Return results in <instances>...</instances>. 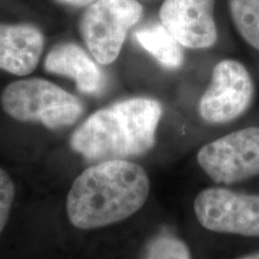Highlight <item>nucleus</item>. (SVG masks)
Listing matches in <instances>:
<instances>
[{"mask_svg": "<svg viewBox=\"0 0 259 259\" xmlns=\"http://www.w3.org/2000/svg\"><path fill=\"white\" fill-rule=\"evenodd\" d=\"M150 181L143 167L128 160L97 162L74 179L66 198L71 225L96 229L124 221L147 202Z\"/></svg>", "mask_w": 259, "mask_h": 259, "instance_id": "nucleus-1", "label": "nucleus"}, {"mask_svg": "<svg viewBox=\"0 0 259 259\" xmlns=\"http://www.w3.org/2000/svg\"><path fill=\"white\" fill-rule=\"evenodd\" d=\"M163 108L151 97H130L103 107L73 131L70 147L89 161L128 160L154 148Z\"/></svg>", "mask_w": 259, "mask_h": 259, "instance_id": "nucleus-2", "label": "nucleus"}, {"mask_svg": "<svg viewBox=\"0 0 259 259\" xmlns=\"http://www.w3.org/2000/svg\"><path fill=\"white\" fill-rule=\"evenodd\" d=\"M10 118L22 122H38L50 130L73 125L84 107L78 97L44 78H22L6 85L0 97Z\"/></svg>", "mask_w": 259, "mask_h": 259, "instance_id": "nucleus-3", "label": "nucleus"}, {"mask_svg": "<svg viewBox=\"0 0 259 259\" xmlns=\"http://www.w3.org/2000/svg\"><path fill=\"white\" fill-rule=\"evenodd\" d=\"M142 16L138 0H96L80 16L79 34L97 63L109 65L118 59L130 29Z\"/></svg>", "mask_w": 259, "mask_h": 259, "instance_id": "nucleus-4", "label": "nucleus"}, {"mask_svg": "<svg viewBox=\"0 0 259 259\" xmlns=\"http://www.w3.org/2000/svg\"><path fill=\"white\" fill-rule=\"evenodd\" d=\"M208 177L229 185L259 176V127L250 126L210 142L197 154Z\"/></svg>", "mask_w": 259, "mask_h": 259, "instance_id": "nucleus-5", "label": "nucleus"}, {"mask_svg": "<svg viewBox=\"0 0 259 259\" xmlns=\"http://www.w3.org/2000/svg\"><path fill=\"white\" fill-rule=\"evenodd\" d=\"M254 94V82L244 64L221 60L213 67L211 80L199 100L200 118L209 124L235 120L250 109Z\"/></svg>", "mask_w": 259, "mask_h": 259, "instance_id": "nucleus-6", "label": "nucleus"}, {"mask_svg": "<svg viewBox=\"0 0 259 259\" xmlns=\"http://www.w3.org/2000/svg\"><path fill=\"white\" fill-rule=\"evenodd\" d=\"M193 209L198 222L208 231L259 236V194L209 187L198 193Z\"/></svg>", "mask_w": 259, "mask_h": 259, "instance_id": "nucleus-7", "label": "nucleus"}, {"mask_svg": "<svg viewBox=\"0 0 259 259\" xmlns=\"http://www.w3.org/2000/svg\"><path fill=\"white\" fill-rule=\"evenodd\" d=\"M216 0H164L160 9L161 24L183 47L206 50L218 41L213 17Z\"/></svg>", "mask_w": 259, "mask_h": 259, "instance_id": "nucleus-8", "label": "nucleus"}, {"mask_svg": "<svg viewBox=\"0 0 259 259\" xmlns=\"http://www.w3.org/2000/svg\"><path fill=\"white\" fill-rule=\"evenodd\" d=\"M45 48L41 29L27 22H0V70L25 77L36 70Z\"/></svg>", "mask_w": 259, "mask_h": 259, "instance_id": "nucleus-9", "label": "nucleus"}, {"mask_svg": "<svg viewBox=\"0 0 259 259\" xmlns=\"http://www.w3.org/2000/svg\"><path fill=\"white\" fill-rule=\"evenodd\" d=\"M95 58L74 42H61L46 54V72L72 79L77 89L85 95H99L106 84V77Z\"/></svg>", "mask_w": 259, "mask_h": 259, "instance_id": "nucleus-10", "label": "nucleus"}, {"mask_svg": "<svg viewBox=\"0 0 259 259\" xmlns=\"http://www.w3.org/2000/svg\"><path fill=\"white\" fill-rule=\"evenodd\" d=\"M135 38L139 46L166 69H179L183 65V46L161 23L138 29Z\"/></svg>", "mask_w": 259, "mask_h": 259, "instance_id": "nucleus-11", "label": "nucleus"}, {"mask_svg": "<svg viewBox=\"0 0 259 259\" xmlns=\"http://www.w3.org/2000/svg\"><path fill=\"white\" fill-rule=\"evenodd\" d=\"M228 5L236 31L259 51V0H228Z\"/></svg>", "mask_w": 259, "mask_h": 259, "instance_id": "nucleus-12", "label": "nucleus"}, {"mask_svg": "<svg viewBox=\"0 0 259 259\" xmlns=\"http://www.w3.org/2000/svg\"><path fill=\"white\" fill-rule=\"evenodd\" d=\"M142 259H192L185 242L170 234H160L151 239Z\"/></svg>", "mask_w": 259, "mask_h": 259, "instance_id": "nucleus-13", "label": "nucleus"}, {"mask_svg": "<svg viewBox=\"0 0 259 259\" xmlns=\"http://www.w3.org/2000/svg\"><path fill=\"white\" fill-rule=\"evenodd\" d=\"M15 199V184L6 170L0 168V234L8 223Z\"/></svg>", "mask_w": 259, "mask_h": 259, "instance_id": "nucleus-14", "label": "nucleus"}, {"mask_svg": "<svg viewBox=\"0 0 259 259\" xmlns=\"http://www.w3.org/2000/svg\"><path fill=\"white\" fill-rule=\"evenodd\" d=\"M54 2L58 3L60 5H65V6H72V8H88L96 0H54Z\"/></svg>", "mask_w": 259, "mask_h": 259, "instance_id": "nucleus-15", "label": "nucleus"}, {"mask_svg": "<svg viewBox=\"0 0 259 259\" xmlns=\"http://www.w3.org/2000/svg\"><path fill=\"white\" fill-rule=\"evenodd\" d=\"M236 259H259V252H254V253L244 255V257L236 258Z\"/></svg>", "mask_w": 259, "mask_h": 259, "instance_id": "nucleus-16", "label": "nucleus"}]
</instances>
